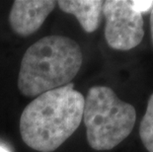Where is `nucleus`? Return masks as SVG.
<instances>
[{"label":"nucleus","instance_id":"f257e3e1","mask_svg":"<svg viewBox=\"0 0 153 152\" xmlns=\"http://www.w3.org/2000/svg\"><path fill=\"white\" fill-rule=\"evenodd\" d=\"M84 101L73 83L36 97L20 118L23 141L39 152L56 150L80 125Z\"/></svg>","mask_w":153,"mask_h":152},{"label":"nucleus","instance_id":"f03ea898","mask_svg":"<svg viewBox=\"0 0 153 152\" xmlns=\"http://www.w3.org/2000/svg\"><path fill=\"white\" fill-rule=\"evenodd\" d=\"M82 51L75 41L64 36H48L36 42L22 57L18 88L23 95L41 94L71 83L82 66Z\"/></svg>","mask_w":153,"mask_h":152},{"label":"nucleus","instance_id":"7ed1b4c3","mask_svg":"<svg viewBox=\"0 0 153 152\" xmlns=\"http://www.w3.org/2000/svg\"><path fill=\"white\" fill-rule=\"evenodd\" d=\"M82 119L89 145L95 150L105 151L118 146L131 134L136 112L109 87L94 86L84 101Z\"/></svg>","mask_w":153,"mask_h":152},{"label":"nucleus","instance_id":"20e7f679","mask_svg":"<svg viewBox=\"0 0 153 152\" xmlns=\"http://www.w3.org/2000/svg\"><path fill=\"white\" fill-rule=\"evenodd\" d=\"M103 14L106 19L105 38L109 47L125 51L141 43L144 36L142 14L132 7L131 1H104Z\"/></svg>","mask_w":153,"mask_h":152},{"label":"nucleus","instance_id":"39448f33","mask_svg":"<svg viewBox=\"0 0 153 152\" xmlns=\"http://www.w3.org/2000/svg\"><path fill=\"white\" fill-rule=\"evenodd\" d=\"M55 6L56 1L53 0H16L9 13V25L18 36H31L42 27Z\"/></svg>","mask_w":153,"mask_h":152},{"label":"nucleus","instance_id":"423d86ee","mask_svg":"<svg viewBox=\"0 0 153 152\" xmlns=\"http://www.w3.org/2000/svg\"><path fill=\"white\" fill-rule=\"evenodd\" d=\"M103 3L100 0H60L56 4L64 13L75 16L86 33H93L101 24Z\"/></svg>","mask_w":153,"mask_h":152},{"label":"nucleus","instance_id":"0eeeda50","mask_svg":"<svg viewBox=\"0 0 153 152\" xmlns=\"http://www.w3.org/2000/svg\"><path fill=\"white\" fill-rule=\"evenodd\" d=\"M139 135L148 152H153V93L148 100L145 115L140 122Z\"/></svg>","mask_w":153,"mask_h":152},{"label":"nucleus","instance_id":"6e6552de","mask_svg":"<svg viewBox=\"0 0 153 152\" xmlns=\"http://www.w3.org/2000/svg\"><path fill=\"white\" fill-rule=\"evenodd\" d=\"M132 7L139 13H147L151 12L153 7V1H131Z\"/></svg>","mask_w":153,"mask_h":152},{"label":"nucleus","instance_id":"1a4fd4ad","mask_svg":"<svg viewBox=\"0 0 153 152\" xmlns=\"http://www.w3.org/2000/svg\"><path fill=\"white\" fill-rule=\"evenodd\" d=\"M151 14H150V34H151V41L153 44V7L151 9Z\"/></svg>","mask_w":153,"mask_h":152},{"label":"nucleus","instance_id":"9d476101","mask_svg":"<svg viewBox=\"0 0 153 152\" xmlns=\"http://www.w3.org/2000/svg\"><path fill=\"white\" fill-rule=\"evenodd\" d=\"M0 152H9L6 148H4V147H1L0 146Z\"/></svg>","mask_w":153,"mask_h":152}]
</instances>
